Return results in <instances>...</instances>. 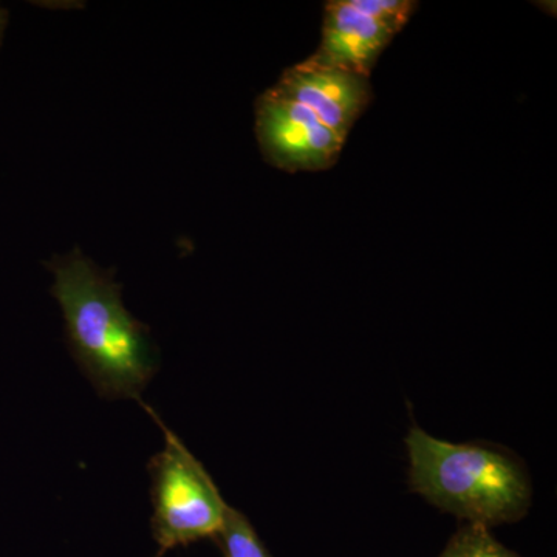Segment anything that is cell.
Here are the masks:
<instances>
[{"mask_svg":"<svg viewBox=\"0 0 557 557\" xmlns=\"http://www.w3.org/2000/svg\"><path fill=\"white\" fill-rule=\"evenodd\" d=\"M51 295L64 314L70 354L100 397L135 399L159 370L148 325L124 307L121 284L79 248L49 263Z\"/></svg>","mask_w":557,"mask_h":557,"instance_id":"1","label":"cell"},{"mask_svg":"<svg viewBox=\"0 0 557 557\" xmlns=\"http://www.w3.org/2000/svg\"><path fill=\"white\" fill-rule=\"evenodd\" d=\"M410 483L418 494L467 523L491 528L527 515L525 469L500 450L454 445L413 426L408 438Z\"/></svg>","mask_w":557,"mask_h":557,"instance_id":"2","label":"cell"},{"mask_svg":"<svg viewBox=\"0 0 557 557\" xmlns=\"http://www.w3.org/2000/svg\"><path fill=\"white\" fill-rule=\"evenodd\" d=\"M143 408L161 428L164 446L149 460L150 530L161 549L186 547L218 536L230 505L203 465L145 403Z\"/></svg>","mask_w":557,"mask_h":557,"instance_id":"3","label":"cell"},{"mask_svg":"<svg viewBox=\"0 0 557 557\" xmlns=\"http://www.w3.org/2000/svg\"><path fill=\"white\" fill-rule=\"evenodd\" d=\"M417 7L413 0H330L321 46L309 60L370 76Z\"/></svg>","mask_w":557,"mask_h":557,"instance_id":"4","label":"cell"},{"mask_svg":"<svg viewBox=\"0 0 557 557\" xmlns=\"http://www.w3.org/2000/svg\"><path fill=\"white\" fill-rule=\"evenodd\" d=\"M255 131L263 160L276 170L329 171L347 139L325 126L311 110L269 89L256 100Z\"/></svg>","mask_w":557,"mask_h":557,"instance_id":"5","label":"cell"},{"mask_svg":"<svg viewBox=\"0 0 557 557\" xmlns=\"http://www.w3.org/2000/svg\"><path fill=\"white\" fill-rule=\"evenodd\" d=\"M270 89L311 110L344 139L373 100L370 76L311 60L285 70Z\"/></svg>","mask_w":557,"mask_h":557,"instance_id":"6","label":"cell"},{"mask_svg":"<svg viewBox=\"0 0 557 557\" xmlns=\"http://www.w3.org/2000/svg\"><path fill=\"white\" fill-rule=\"evenodd\" d=\"M214 539L225 557H271L247 516L233 507L226 509L223 525Z\"/></svg>","mask_w":557,"mask_h":557,"instance_id":"7","label":"cell"},{"mask_svg":"<svg viewBox=\"0 0 557 557\" xmlns=\"http://www.w3.org/2000/svg\"><path fill=\"white\" fill-rule=\"evenodd\" d=\"M438 557H520L504 547L490 528L465 523Z\"/></svg>","mask_w":557,"mask_h":557,"instance_id":"8","label":"cell"},{"mask_svg":"<svg viewBox=\"0 0 557 557\" xmlns=\"http://www.w3.org/2000/svg\"><path fill=\"white\" fill-rule=\"evenodd\" d=\"M7 22H9V11L0 5V42H2L3 32H5Z\"/></svg>","mask_w":557,"mask_h":557,"instance_id":"9","label":"cell"}]
</instances>
